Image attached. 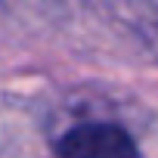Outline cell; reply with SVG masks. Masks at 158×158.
<instances>
[{
	"label": "cell",
	"instance_id": "cell-1",
	"mask_svg": "<svg viewBox=\"0 0 158 158\" xmlns=\"http://www.w3.org/2000/svg\"><path fill=\"white\" fill-rule=\"evenodd\" d=\"M59 158H139L130 133L112 121H84L56 143Z\"/></svg>",
	"mask_w": 158,
	"mask_h": 158
}]
</instances>
